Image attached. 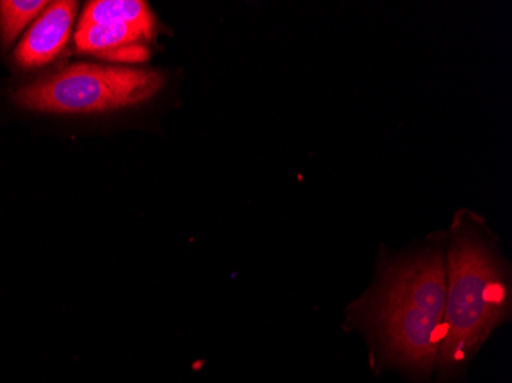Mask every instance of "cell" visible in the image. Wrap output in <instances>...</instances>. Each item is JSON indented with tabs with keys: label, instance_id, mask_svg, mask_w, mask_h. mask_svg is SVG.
<instances>
[{
	"label": "cell",
	"instance_id": "5b68a950",
	"mask_svg": "<svg viewBox=\"0 0 512 383\" xmlns=\"http://www.w3.org/2000/svg\"><path fill=\"white\" fill-rule=\"evenodd\" d=\"M79 25H134L155 33L154 14L142 0H94L83 10Z\"/></svg>",
	"mask_w": 512,
	"mask_h": 383
},
{
	"label": "cell",
	"instance_id": "52a82bcc",
	"mask_svg": "<svg viewBox=\"0 0 512 383\" xmlns=\"http://www.w3.org/2000/svg\"><path fill=\"white\" fill-rule=\"evenodd\" d=\"M45 0H2L0 2V37L10 46L31 20L43 13Z\"/></svg>",
	"mask_w": 512,
	"mask_h": 383
},
{
	"label": "cell",
	"instance_id": "277c9868",
	"mask_svg": "<svg viewBox=\"0 0 512 383\" xmlns=\"http://www.w3.org/2000/svg\"><path fill=\"white\" fill-rule=\"evenodd\" d=\"M77 7L73 0L51 2L17 46L16 62L23 68H37L56 59L71 36Z\"/></svg>",
	"mask_w": 512,
	"mask_h": 383
},
{
	"label": "cell",
	"instance_id": "8992f818",
	"mask_svg": "<svg viewBox=\"0 0 512 383\" xmlns=\"http://www.w3.org/2000/svg\"><path fill=\"white\" fill-rule=\"evenodd\" d=\"M154 34L134 25H79L74 40L80 53L102 56L123 46L151 40Z\"/></svg>",
	"mask_w": 512,
	"mask_h": 383
},
{
	"label": "cell",
	"instance_id": "ba28073f",
	"mask_svg": "<svg viewBox=\"0 0 512 383\" xmlns=\"http://www.w3.org/2000/svg\"><path fill=\"white\" fill-rule=\"evenodd\" d=\"M100 57L115 60V62L140 63L148 60L149 50L143 43H137V45L123 46L119 50L109 51Z\"/></svg>",
	"mask_w": 512,
	"mask_h": 383
},
{
	"label": "cell",
	"instance_id": "6da1fadb",
	"mask_svg": "<svg viewBox=\"0 0 512 383\" xmlns=\"http://www.w3.org/2000/svg\"><path fill=\"white\" fill-rule=\"evenodd\" d=\"M445 275L444 342L437 361L451 370L468 361L511 311L505 262L468 210L454 218Z\"/></svg>",
	"mask_w": 512,
	"mask_h": 383
},
{
	"label": "cell",
	"instance_id": "3957f363",
	"mask_svg": "<svg viewBox=\"0 0 512 383\" xmlns=\"http://www.w3.org/2000/svg\"><path fill=\"white\" fill-rule=\"evenodd\" d=\"M165 79L158 71L128 66H69L56 76L23 86L14 102L54 114H89L131 108L152 99Z\"/></svg>",
	"mask_w": 512,
	"mask_h": 383
},
{
	"label": "cell",
	"instance_id": "7a4b0ae2",
	"mask_svg": "<svg viewBox=\"0 0 512 383\" xmlns=\"http://www.w3.org/2000/svg\"><path fill=\"white\" fill-rule=\"evenodd\" d=\"M444 250L425 249L394 261L365 315L378 330L394 361L414 368H430L444 342Z\"/></svg>",
	"mask_w": 512,
	"mask_h": 383
}]
</instances>
